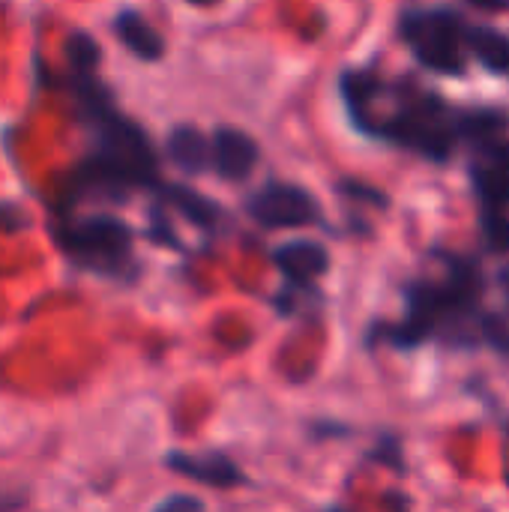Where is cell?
Returning a JSON list of instances; mask_svg holds the SVG:
<instances>
[{
	"instance_id": "4",
	"label": "cell",
	"mask_w": 509,
	"mask_h": 512,
	"mask_svg": "<svg viewBox=\"0 0 509 512\" xmlns=\"http://www.w3.org/2000/svg\"><path fill=\"white\" fill-rule=\"evenodd\" d=\"M366 135L387 138L432 162H447L459 135H465V117L453 114L438 96L426 90L402 93L387 117L372 120Z\"/></svg>"
},
{
	"instance_id": "7",
	"label": "cell",
	"mask_w": 509,
	"mask_h": 512,
	"mask_svg": "<svg viewBox=\"0 0 509 512\" xmlns=\"http://www.w3.org/2000/svg\"><path fill=\"white\" fill-rule=\"evenodd\" d=\"M474 192L480 198V216L509 213V144L495 135L477 141V156L471 162Z\"/></svg>"
},
{
	"instance_id": "3",
	"label": "cell",
	"mask_w": 509,
	"mask_h": 512,
	"mask_svg": "<svg viewBox=\"0 0 509 512\" xmlns=\"http://www.w3.org/2000/svg\"><path fill=\"white\" fill-rule=\"evenodd\" d=\"M480 276L468 261H453L444 279H417L408 288V309L399 327L384 330V339L414 348L438 333L444 324L465 321L477 306Z\"/></svg>"
},
{
	"instance_id": "15",
	"label": "cell",
	"mask_w": 509,
	"mask_h": 512,
	"mask_svg": "<svg viewBox=\"0 0 509 512\" xmlns=\"http://www.w3.org/2000/svg\"><path fill=\"white\" fill-rule=\"evenodd\" d=\"M153 512H204V501L195 498V495H171L165 501H159Z\"/></svg>"
},
{
	"instance_id": "17",
	"label": "cell",
	"mask_w": 509,
	"mask_h": 512,
	"mask_svg": "<svg viewBox=\"0 0 509 512\" xmlns=\"http://www.w3.org/2000/svg\"><path fill=\"white\" fill-rule=\"evenodd\" d=\"M330 512H345V510H330Z\"/></svg>"
},
{
	"instance_id": "11",
	"label": "cell",
	"mask_w": 509,
	"mask_h": 512,
	"mask_svg": "<svg viewBox=\"0 0 509 512\" xmlns=\"http://www.w3.org/2000/svg\"><path fill=\"white\" fill-rule=\"evenodd\" d=\"M111 30H114V36L120 39V45L132 57H138L144 63H159L165 57V39L147 21L144 12H138V9H120V12H114Z\"/></svg>"
},
{
	"instance_id": "16",
	"label": "cell",
	"mask_w": 509,
	"mask_h": 512,
	"mask_svg": "<svg viewBox=\"0 0 509 512\" xmlns=\"http://www.w3.org/2000/svg\"><path fill=\"white\" fill-rule=\"evenodd\" d=\"M189 3H195V6H210V3H216V0H189Z\"/></svg>"
},
{
	"instance_id": "13",
	"label": "cell",
	"mask_w": 509,
	"mask_h": 512,
	"mask_svg": "<svg viewBox=\"0 0 509 512\" xmlns=\"http://www.w3.org/2000/svg\"><path fill=\"white\" fill-rule=\"evenodd\" d=\"M159 195V201L162 204H168V207H174L180 216H186L192 225H198V228H216V222H219V207L207 198V195H201V192H195V189H189V186H180V183H162V189L156 192Z\"/></svg>"
},
{
	"instance_id": "8",
	"label": "cell",
	"mask_w": 509,
	"mask_h": 512,
	"mask_svg": "<svg viewBox=\"0 0 509 512\" xmlns=\"http://www.w3.org/2000/svg\"><path fill=\"white\" fill-rule=\"evenodd\" d=\"M210 147H213V171L228 183H243L261 159L255 138L234 126H219L210 138Z\"/></svg>"
},
{
	"instance_id": "2",
	"label": "cell",
	"mask_w": 509,
	"mask_h": 512,
	"mask_svg": "<svg viewBox=\"0 0 509 512\" xmlns=\"http://www.w3.org/2000/svg\"><path fill=\"white\" fill-rule=\"evenodd\" d=\"M51 240L57 252L84 273L111 282H135V231L114 213H87V216H51Z\"/></svg>"
},
{
	"instance_id": "18",
	"label": "cell",
	"mask_w": 509,
	"mask_h": 512,
	"mask_svg": "<svg viewBox=\"0 0 509 512\" xmlns=\"http://www.w3.org/2000/svg\"><path fill=\"white\" fill-rule=\"evenodd\" d=\"M0 512H6V510H0Z\"/></svg>"
},
{
	"instance_id": "10",
	"label": "cell",
	"mask_w": 509,
	"mask_h": 512,
	"mask_svg": "<svg viewBox=\"0 0 509 512\" xmlns=\"http://www.w3.org/2000/svg\"><path fill=\"white\" fill-rule=\"evenodd\" d=\"M273 264L294 288H312L330 270V252L315 240H291L273 252Z\"/></svg>"
},
{
	"instance_id": "9",
	"label": "cell",
	"mask_w": 509,
	"mask_h": 512,
	"mask_svg": "<svg viewBox=\"0 0 509 512\" xmlns=\"http://www.w3.org/2000/svg\"><path fill=\"white\" fill-rule=\"evenodd\" d=\"M165 468L177 477H186L192 483L210 486V489H234L243 483V471L225 456V453H168Z\"/></svg>"
},
{
	"instance_id": "5",
	"label": "cell",
	"mask_w": 509,
	"mask_h": 512,
	"mask_svg": "<svg viewBox=\"0 0 509 512\" xmlns=\"http://www.w3.org/2000/svg\"><path fill=\"white\" fill-rule=\"evenodd\" d=\"M399 33L411 54L432 72L465 75L468 72V33L471 27L453 9H408L399 21Z\"/></svg>"
},
{
	"instance_id": "1",
	"label": "cell",
	"mask_w": 509,
	"mask_h": 512,
	"mask_svg": "<svg viewBox=\"0 0 509 512\" xmlns=\"http://www.w3.org/2000/svg\"><path fill=\"white\" fill-rule=\"evenodd\" d=\"M66 72L60 84L75 108V117L90 135L84 159L63 177L51 216H69L81 201L123 204L132 192H159V156L150 135L129 114L120 111L114 90L102 81V48L87 30H72L63 45Z\"/></svg>"
},
{
	"instance_id": "14",
	"label": "cell",
	"mask_w": 509,
	"mask_h": 512,
	"mask_svg": "<svg viewBox=\"0 0 509 512\" xmlns=\"http://www.w3.org/2000/svg\"><path fill=\"white\" fill-rule=\"evenodd\" d=\"M468 45H471V54L489 69V72H498V75H509V36L495 30V27H471L468 33Z\"/></svg>"
},
{
	"instance_id": "6",
	"label": "cell",
	"mask_w": 509,
	"mask_h": 512,
	"mask_svg": "<svg viewBox=\"0 0 509 512\" xmlns=\"http://www.w3.org/2000/svg\"><path fill=\"white\" fill-rule=\"evenodd\" d=\"M246 213L270 231H285V228H306L321 219V204L312 192H306L297 183H264L258 192L249 195Z\"/></svg>"
},
{
	"instance_id": "12",
	"label": "cell",
	"mask_w": 509,
	"mask_h": 512,
	"mask_svg": "<svg viewBox=\"0 0 509 512\" xmlns=\"http://www.w3.org/2000/svg\"><path fill=\"white\" fill-rule=\"evenodd\" d=\"M165 153L183 174H204L213 165V147H210L207 135L189 123H177L168 132Z\"/></svg>"
}]
</instances>
